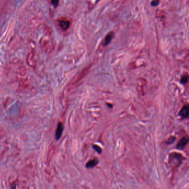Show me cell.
<instances>
[{
  "label": "cell",
  "instance_id": "obj_4",
  "mask_svg": "<svg viewBox=\"0 0 189 189\" xmlns=\"http://www.w3.org/2000/svg\"><path fill=\"white\" fill-rule=\"evenodd\" d=\"M114 33L113 32H111L106 35L104 40L103 43L104 46H107L109 43H111L112 38L114 37Z\"/></svg>",
  "mask_w": 189,
  "mask_h": 189
},
{
  "label": "cell",
  "instance_id": "obj_3",
  "mask_svg": "<svg viewBox=\"0 0 189 189\" xmlns=\"http://www.w3.org/2000/svg\"><path fill=\"white\" fill-rule=\"evenodd\" d=\"M188 139L186 137H184L183 138L181 139L180 142L178 143L176 146V148L179 150H183L188 144Z\"/></svg>",
  "mask_w": 189,
  "mask_h": 189
},
{
  "label": "cell",
  "instance_id": "obj_6",
  "mask_svg": "<svg viewBox=\"0 0 189 189\" xmlns=\"http://www.w3.org/2000/svg\"><path fill=\"white\" fill-rule=\"evenodd\" d=\"M98 164V160L97 159H92L86 164V167L88 169H91V168H93L94 166H96L97 164Z\"/></svg>",
  "mask_w": 189,
  "mask_h": 189
},
{
  "label": "cell",
  "instance_id": "obj_1",
  "mask_svg": "<svg viewBox=\"0 0 189 189\" xmlns=\"http://www.w3.org/2000/svg\"><path fill=\"white\" fill-rule=\"evenodd\" d=\"M63 130V125L61 123L59 122L57 125V128L55 131V137L57 140H59L60 138Z\"/></svg>",
  "mask_w": 189,
  "mask_h": 189
},
{
  "label": "cell",
  "instance_id": "obj_11",
  "mask_svg": "<svg viewBox=\"0 0 189 189\" xmlns=\"http://www.w3.org/2000/svg\"><path fill=\"white\" fill-rule=\"evenodd\" d=\"M159 0H153L151 3V5H152V6H157L159 4Z\"/></svg>",
  "mask_w": 189,
  "mask_h": 189
},
{
  "label": "cell",
  "instance_id": "obj_12",
  "mask_svg": "<svg viewBox=\"0 0 189 189\" xmlns=\"http://www.w3.org/2000/svg\"><path fill=\"white\" fill-rule=\"evenodd\" d=\"M97 1H99V0H97Z\"/></svg>",
  "mask_w": 189,
  "mask_h": 189
},
{
  "label": "cell",
  "instance_id": "obj_8",
  "mask_svg": "<svg viewBox=\"0 0 189 189\" xmlns=\"http://www.w3.org/2000/svg\"><path fill=\"white\" fill-rule=\"evenodd\" d=\"M93 148L96 151H97V152H98L99 154H101V148L99 147V146L96 145H93Z\"/></svg>",
  "mask_w": 189,
  "mask_h": 189
},
{
  "label": "cell",
  "instance_id": "obj_5",
  "mask_svg": "<svg viewBox=\"0 0 189 189\" xmlns=\"http://www.w3.org/2000/svg\"><path fill=\"white\" fill-rule=\"evenodd\" d=\"M59 24H60V27L62 28L64 30L67 29L69 27V26H70L69 22L67 20H60V21H59Z\"/></svg>",
  "mask_w": 189,
  "mask_h": 189
},
{
  "label": "cell",
  "instance_id": "obj_7",
  "mask_svg": "<svg viewBox=\"0 0 189 189\" xmlns=\"http://www.w3.org/2000/svg\"><path fill=\"white\" fill-rule=\"evenodd\" d=\"M188 75H183L181 79V83L185 84L188 82Z\"/></svg>",
  "mask_w": 189,
  "mask_h": 189
},
{
  "label": "cell",
  "instance_id": "obj_10",
  "mask_svg": "<svg viewBox=\"0 0 189 189\" xmlns=\"http://www.w3.org/2000/svg\"><path fill=\"white\" fill-rule=\"evenodd\" d=\"M51 3L55 7H56L58 5L59 0H51Z\"/></svg>",
  "mask_w": 189,
  "mask_h": 189
},
{
  "label": "cell",
  "instance_id": "obj_2",
  "mask_svg": "<svg viewBox=\"0 0 189 189\" xmlns=\"http://www.w3.org/2000/svg\"><path fill=\"white\" fill-rule=\"evenodd\" d=\"M179 115L183 118H188L189 117V106L188 104L185 105L179 111Z\"/></svg>",
  "mask_w": 189,
  "mask_h": 189
},
{
  "label": "cell",
  "instance_id": "obj_9",
  "mask_svg": "<svg viewBox=\"0 0 189 189\" xmlns=\"http://www.w3.org/2000/svg\"><path fill=\"white\" fill-rule=\"evenodd\" d=\"M175 139L176 138L175 137H170V138H169V139L167 140L166 143H167V144H170L171 143H173V142L175 141Z\"/></svg>",
  "mask_w": 189,
  "mask_h": 189
}]
</instances>
